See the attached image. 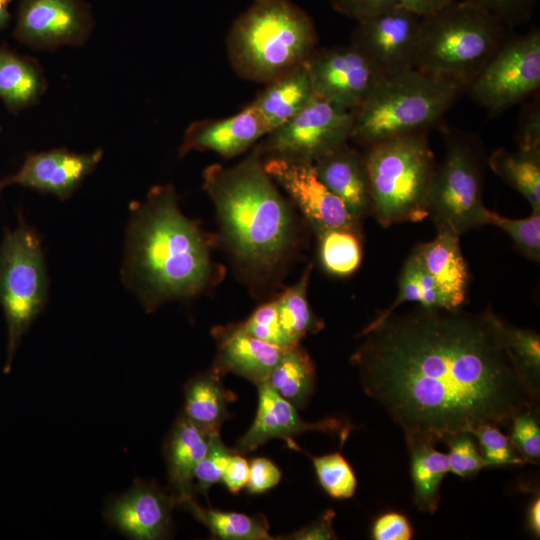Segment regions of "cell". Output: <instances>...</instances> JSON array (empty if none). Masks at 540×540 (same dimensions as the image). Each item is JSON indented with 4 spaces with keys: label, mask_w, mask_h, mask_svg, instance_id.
<instances>
[{
    "label": "cell",
    "mask_w": 540,
    "mask_h": 540,
    "mask_svg": "<svg viewBox=\"0 0 540 540\" xmlns=\"http://www.w3.org/2000/svg\"><path fill=\"white\" fill-rule=\"evenodd\" d=\"M540 86V30L508 35L469 85L471 98L501 113L535 94Z\"/></svg>",
    "instance_id": "10"
},
{
    "label": "cell",
    "mask_w": 540,
    "mask_h": 540,
    "mask_svg": "<svg viewBox=\"0 0 540 540\" xmlns=\"http://www.w3.org/2000/svg\"><path fill=\"white\" fill-rule=\"evenodd\" d=\"M466 89L416 68L384 76L354 112L350 140L368 147L427 130Z\"/></svg>",
    "instance_id": "5"
},
{
    "label": "cell",
    "mask_w": 540,
    "mask_h": 540,
    "mask_svg": "<svg viewBox=\"0 0 540 540\" xmlns=\"http://www.w3.org/2000/svg\"><path fill=\"white\" fill-rule=\"evenodd\" d=\"M263 165L274 182L288 194L316 235L337 228L361 231V221L318 178L313 162L267 157Z\"/></svg>",
    "instance_id": "13"
},
{
    "label": "cell",
    "mask_w": 540,
    "mask_h": 540,
    "mask_svg": "<svg viewBox=\"0 0 540 540\" xmlns=\"http://www.w3.org/2000/svg\"><path fill=\"white\" fill-rule=\"evenodd\" d=\"M235 453V449L224 444L220 433L210 434L207 452L194 470V493L207 495L210 487L221 481L223 472Z\"/></svg>",
    "instance_id": "36"
},
{
    "label": "cell",
    "mask_w": 540,
    "mask_h": 540,
    "mask_svg": "<svg viewBox=\"0 0 540 540\" xmlns=\"http://www.w3.org/2000/svg\"><path fill=\"white\" fill-rule=\"evenodd\" d=\"M335 512L332 509L326 510L309 525L279 539H294V540H324L336 539L337 535L333 529V520Z\"/></svg>",
    "instance_id": "47"
},
{
    "label": "cell",
    "mask_w": 540,
    "mask_h": 540,
    "mask_svg": "<svg viewBox=\"0 0 540 540\" xmlns=\"http://www.w3.org/2000/svg\"><path fill=\"white\" fill-rule=\"evenodd\" d=\"M318 254L323 269L332 276L353 274L362 261L361 231L337 228L317 234Z\"/></svg>",
    "instance_id": "32"
},
{
    "label": "cell",
    "mask_w": 540,
    "mask_h": 540,
    "mask_svg": "<svg viewBox=\"0 0 540 540\" xmlns=\"http://www.w3.org/2000/svg\"><path fill=\"white\" fill-rule=\"evenodd\" d=\"M479 442L482 456L488 466L522 465L524 460L517 453L509 437L498 426L483 424L470 433Z\"/></svg>",
    "instance_id": "37"
},
{
    "label": "cell",
    "mask_w": 540,
    "mask_h": 540,
    "mask_svg": "<svg viewBox=\"0 0 540 540\" xmlns=\"http://www.w3.org/2000/svg\"><path fill=\"white\" fill-rule=\"evenodd\" d=\"M236 324L242 331L260 340L284 348L292 346L282 330L276 299L261 304L247 319Z\"/></svg>",
    "instance_id": "38"
},
{
    "label": "cell",
    "mask_w": 540,
    "mask_h": 540,
    "mask_svg": "<svg viewBox=\"0 0 540 540\" xmlns=\"http://www.w3.org/2000/svg\"><path fill=\"white\" fill-rule=\"evenodd\" d=\"M315 367L300 344L289 346L270 372L266 383L297 409L308 402L315 386Z\"/></svg>",
    "instance_id": "28"
},
{
    "label": "cell",
    "mask_w": 540,
    "mask_h": 540,
    "mask_svg": "<svg viewBox=\"0 0 540 540\" xmlns=\"http://www.w3.org/2000/svg\"><path fill=\"white\" fill-rule=\"evenodd\" d=\"M498 18L469 0L421 20L416 69L467 89L509 35Z\"/></svg>",
    "instance_id": "6"
},
{
    "label": "cell",
    "mask_w": 540,
    "mask_h": 540,
    "mask_svg": "<svg viewBox=\"0 0 540 540\" xmlns=\"http://www.w3.org/2000/svg\"><path fill=\"white\" fill-rule=\"evenodd\" d=\"M189 511L199 522L204 524L212 536L225 540H272L269 523L264 515L249 516L239 512L204 508L193 497L180 505Z\"/></svg>",
    "instance_id": "30"
},
{
    "label": "cell",
    "mask_w": 540,
    "mask_h": 540,
    "mask_svg": "<svg viewBox=\"0 0 540 540\" xmlns=\"http://www.w3.org/2000/svg\"><path fill=\"white\" fill-rule=\"evenodd\" d=\"M459 238L450 231L437 230L433 240L418 244L410 253L435 282L450 309H459L466 302L470 281Z\"/></svg>",
    "instance_id": "21"
},
{
    "label": "cell",
    "mask_w": 540,
    "mask_h": 540,
    "mask_svg": "<svg viewBox=\"0 0 540 540\" xmlns=\"http://www.w3.org/2000/svg\"><path fill=\"white\" fill-rule=\"evenodd\" d=\"M330 3L338 13L359 21L395 8L399 0H330Z\"/></svg>",
    "instance_id": "44"
},
{
    "label": "cell",
    "mask_w": 540,
    "mask_h": 540,
    "mask_svg": "<svg viewBox=\"0 0 540 540\" xmlns=\"http://www.w3.org/2000/svg\"><path fill=\"white\" fill-rule=\"evenodd\" d=\"M410 453L414 503L421 512L434 513L440 501V486L449 473L448 455L427 440L407 443Z\"/></svg>",
    "instance_id": "27"
},
{
    "label": "cell",
    "mask_w": 540,
    "mask_h": 540,
    "mask_svg": "<svg viewBox=\"0 0 540 540\" xmlns=\"http://www.w3.org/2000/svg\"><path fill=\"white\" fill-rule=\"evenodd\" d=\"M445 156L435 167L427 205L437 230L458 236L482 225L483 162L472 134L444 128Z\"/></svg>",
    "instance_id": "9"
},
{
    "label": "cell",
    "mask_w": 540,
    "mask_h": 540,
    "mask_svg": "<svg viewBox=\"0 0 540 540\" xmlns=\"http://www.w3.org/2000/svg\"><path fill=\"white\" fill-rule=\"evenodd\" d=\"M212 335L217 342L212 367L222 376L233 373L256 386L266 382L287 348L255 338L237 324L213 327Z\"/></svg>",
    "instance_id": "20"
},
{
    "label": "cell",
    "mask_w": 540,
    "mask_h": 540,
    "mask_svg": "<svg viewBox=\"0 0 540 540\" xmlns=\"http://www.w3.org/2000/svg\"><path fill=\"white\" fill-rule=\"evenodd\" d=\"M102 157L101 149L81 154L65 148L30 153L16 173L0 179V191L20 185L65 200L96 169Z\"/></svg>",
    "instance_id": "16"
},
{
    "label": "cell",
    "mask_w": 540,
    "mask_h": 540,
    "mask_svg": "<svg viewBox=\"0 0 540 540\" xmlns=\"http://www.w3.org/2000/svg\"><path fill=\"white\" fill-rule=\"evenodd\" d=\"M176 499L152 482L138 480L123 495L107 505V522L136 540H157L170 536Z\"/></svg>",
    "instance_id": "17"
},
{
    "label": "cell",
    "mask_w": 540,
    "mask_h": 540,
    "mask_svg": "<svg viewBox=\"0 0 540 540\" xmlns=\"http://www.w3.org/2000/svg\"><path fill=\"white\" fill-rule=\"evenodd\" d=\"M47 81L33 58L0 46V99L17 114L36 105L45 93Z\"/></svg>",
    "instance_id": "26"
},
{
    "label": "cell",
    "mask_w": 540,
    "mask_h": 540,
    "mask_svg": "<svg viewBox=\"0 0 540 540\" xmlns=\"http://www.w3.org/2000/svg\"><path fill=\"white\" fill-rule=\"evenodd\" d=\"M482 225H492L504 231L527 259L540 261V212L532 211L526 218L511 219L485 208Z\"/></svg>",
    "instance_id": "34"
},
{
    "label": "cell",
    "mask_w": 540,
    "mask_h": 540,
    "mask_svg": "<svg viewBox=\"0 0 540 540\" xmlns=\"http://www.w3.org/2000/svg\"><path fill=\"white\" fill-rule=\"evenodd\" d=\"M422 17L400 5L357 21L351 44L365 52L385 75L415 67Z\"/></svg>",
    "instance_id": "15"
},
{
    "label": "cell",
    "mask_w": 540,
    "mask_h": 540,
    "mask_svg": "<svg viewBox=\"0 0 540 540\" xmlns=\"http://www.w3.org/2000/svg\"><path fill=\"white\" fill-rule=\"evenodd\" d=\"M498 18L509 30L528 22L538 0H469Z\"/></svg>",
    "instance_id": "42"
},
{
    "label": "cell",
    "mask_w": 540,
    "mask_h": 540,
    "mask_svg": "<svg viewBox=\"0 0 540 540\" xmlns=\"http://www.w3.org/2000/svg\"><path fill=\"white\" fill-rule=\"evenodd\" d=\"M314 94L355 112L386 76L376 63L353 44L315 49L305 61Z\"/></svg>",
    "instance_id": "12"
},
{
    "label": "cell",
    "mask_w": 540,
    "mask_h": 540,
    "mask_svg": "<svg viewBox=\"0 0 540 540\" xmlns=\"http://www.w3.org/2000/svg\"><path fill=\"white\" fill-rule=\"evenodd\" d=\"M488 164L495 174L522 194L532 211L540 212V150L511 152L499 148L489 156Z\"/></svg>",
    "instance_id": "29"
},
{
    "label": "cell",
    "mask_w": 540,
    "mask_h": 540,
    "mask_svg": "<svg viewBox=\"0 0 540 540\" xmlns=\"http://www.w3.org/2000/svg\"><path fill=\"white\" fill-rule=\"evenodd\" d=\"M269 132L263 117L249 104L230 117L189 124L178 156L182 158L191 151H212L226 159L234 158L252 148Z\"/></svg>",
    "instance_id": "19"
},
{
    "label": "cell",
    "mask_w": 540,
    "mask_h": 540,
    "mask_svg": "<svg viewBox=\"0 0 540 540\" xmlns=\"http://www.w3.org/2000/svg\"><path fill=\"white\" fill-rule=\"evenodd\" d=\"M0 130H1V127H0Z\"/></svg>",
    "instance_id": "52"
},
{
    "label": "cell",
    "mask_w": 540,
    "mask_h": 540,
    "mask_svg": "<svg viewBox=\"0 0 540 540\" xmlns=\"http://www.w3.org/2000/svg\"><path fill=\"white\" fill-rule=\"evenodd\" d=\"M363 157L372 214L382 227L428 217L427 197L436 163L426 131L372 144Z\"/></svg>",
    "instance_id": "7"
},
{
    "label": "cell",
    "mask_w": 540,
    "mask_h": 540,
    "mask_svg": "<svg viewBox=\"0 0 540 540\" xmlns=\"http://www.w3.org/2000/svg\"><path fill=\"white\" fill-rule=\"evenodd\" d=\"M313 264L310 263L300 279L277 296V310L282 330L291 345L300 344L307 334H315L324 328L308 302L307 288Z\"/></svg>",
    "instance_id": "31"
},
{
    "label": "cell",
    "mask_w": 540,
    "mask_h": 540,
    "mask_svg": "<svg viewBox=\"0 0 540 540\" xmlns=\"http://www.w3.org/2000/svg\"><path fill=\"white\" fill-rule=\"evenodd\" d=\"M258 407L255 419L247 432L238 439L234 448L240 454L256 450L272 439H284L292 443V437L305 431L315 430L338 434L348 438L353 426L329 417L317 422L303 420L297 408L279 396L266 382L257 385Z\"/></svg>",
    "instance_id": "18"
},
{
    "label": "cell",
    "mask_w": 540,
    "mask_h": 540,
    "mask_svg": "<svg viewBox=\"0 0 540 540\" xmlns=\"http://www.w3.org/2000/svg\"><path fill=\"white\" fill-rule=\"evenodd\" d=\"M516 141L518 149L540 150V104L539 98L527 103L520 114Z\"/></svg>",
    "instance_id": "43"
},
{
    "label": "cell",
    "mask_w": 540,
    "mask_h": 540,
    "mask_svg": "<svg viewBox=\"0 0 540 540\" xmlns=\"http://www.w3.org/2000/svg\"><path fill=\"white\" fill-rule=\"evenodd\" d=\"M222 375L213 367L192 377L184 387L183 414L207 434L220 433L229 418L228 405L236 399L224 388Z\"/></svg>",
    "instance_id": "25"
},
{
    "label": "cell",
    "mask_w": 540,
    "mask_h": 540,
    "mask_svg": "<svg viewBox=\"0 0 540 540\" xmlns=\"http://www.w3.org/2000/svg\"><path fill=\"white\" fill-rule=\"evenodd\" d=\"M249 463L240 453H235L229 460L221 481L232 494H238L247 484Z\"/></svg>",
    "instance_id": "48"
},
{
    "label": "cell",
    "mask_w": 540,
    "mask_h": 540,
    "mask_svg": "<svg viewBox=\"0 0 540 540\" xmlns=\"http://www.w3.org/2000/svg\"><path fill=\"white\" fill-rule=\"evenodd\" d=\"M18 225L6 230L0 244V304L7 323L6 362L11 370L19 344L43 310L48 279L41 240L20 214Z\"/></svg>",
    "instance_id": "8"
},
{
    "label": "cell",
    "mask_w": 540,
    "mask_h": 540,
    "mask_svg": "<svg viewBox=\"0 0 540 540\" xmlns=\"http://www.w3.org/2000/svg\"><path fill=\"white\" fill-rule=\"evenodd\" d=\"M318 178L360 221L372 214V196L363 154L344 143L313 162Z\"/></svg>",
    "instance_id": "22"
},
{
    "label": "cell",
    "mask_w": 540,
    "mask_h": 540,
    "mask_svg": "<svg viewBox=\"0 0 540 540\" xmlns=\"http://www.w3.org/2000/svg\"><path fill=\"white\" fill-rule=\"evenodd\" d=\"M11 0H0V30L4 29L10 22L9 3Z\"/></svg>",
    "instance_id": "51"
},
{
    "label": "cell",
    "mask_w": 540,
    "mask_h": 540,
    "mask_svg": "<svg viewBox=\"0 0 540 540\" xmlns=\"http://www.w3.org/2000/svg\"><path fill=\"white\" fill-rule=\"evenodd\" d=\"M262 156L256 144L238 163L211 164L202 174L222 242L252 287L278 278L298 243L293 209L266 172Z\"/></svg>",
    "instance_id": "3"
},
{
    "label": "cell",
    "mask_w": 540,
    "mask_h": 540,
    "mask_svg": "<svg viewBox=\"0 0 540 540\" xmlns=\"http://www.w3.org/2000/svg\"><path fill=\"white\" fill-rule=\"evenodd\" d=\"M313 467L320 486L334 499L353 497L357 487L355 473L340 451L312 456Z\"/></svg>",
    "instance_id": "35"
},
{
    "label": "cell",
    "mask_w": 540,
    "mask_h": 540,
    "mask_svg": "<svg viewBox=\"0 0 540 540\" xmlns=\"http://www.w3.org/2000/svg\"><path fill=\"white\" fill-rule=\"evenodd\" d=\"M354 112L314 95L291 119L257 144L262 155L314 162L350 140Z\"/></svg>",
    "instance_id": "11"
},
{
    "label": "cell",
    "mask_w": 540,
    "mask_h": 540,
    "mask_svg": "<svg viewBox=\"0 0 540 540\" xmlns=\"http://www.w3.org/2000/svg\"><path fill=\"white\" fill-rule=\"evenodd\" d=\"M122 279L147 312L191 299L219 278L213 239L184 215L173 185L152 187L130 204Z\"/></svg>",
    "instance_id": "2"
},
{
    "label": "cell",
    "mask_w": 540,
    "mask_h": 540,
    "mask_svg": "<svg viewBox=\"0 0 540 540\" xmlns=\"http://www.w3.org/2000/svg\"><path fill=\"white\" fill-rule=\"evenodd\" d=\"M538 411L517 414L511 424L510 440L524 462L538 464L540 459V427Z\"/></svg>",
    "instance_id": "40"
},
{
    "label": "cell",
    "mask_w": 540,
    "mask_h": 540,
    "mask_svg": "<svg viewBox=\"0 0 540 540\" xmlns=\"http://www.w3.org/2000/svg\"><path fill=\"white\" fill-rule=\"evenodd\" d=\"M412 527L405 515L390 511L380 515L373 523L372 538L375 540H410Z\"/></svg>",
    "instance_id": "45"
},
{
    "label": "cell",
    "mask_w": 540,
    "mask_h": 540,
    "mask_svg": "<svg viewBox=\"0 0 540 540\" xmlns=\"http://www.w3.org/2000/svg\"><path fill=\"white\" fill-rule=\"evenodd\" d=\"M209 434L200 429L183 413L170 430L164 446L170 492L177 506L193 497V474L205 456Z\"/></svg>",
    "instance_id": "23"
},
{
    "label": "cell",
    "mask_w": 540,
    "mask_h": 540,
    "mask_svg": "<svg viewBox=\"0 0 540 540\" xmlns=\"http://www.w3.org/2000/svg\"><path fill=\"white\" fill-rule=\"evenodd\" d=\"M528 526L531 532L539 537L540 535V498H535L528 509Z\"/></svg>",
    "instance_id": "50"
},
{
    "label": "cell",
    "mask_w": 540,
    "mask_h": 540,
    "mask_svg": "<svg viewBox=\"0 0 540 540\" xmlns=\"http://www.w3.org/2000/svg\"><path fill=\"white\" fill-rule=\"evenodd\" d=\"M407 302L428 308L450 309L447 300L432 278L409 255L399 276L398 293L392 304L375 319L381 320Z\"/></svg>",
    "instance_id": "33"
},
{
    "label": "cell",
    "mask_w": 540,
    "mask_h": 540,
    "mask_svg": "<svg viewBox=\"0 0 540 540\" xmlns=\"http://www.w3.org/2000/svg\"><path fill=\"white\" fill-rule=\"evenodd\" d=\"M505 323L491 310L394 311L360 332L351 363L407 443L436 444L539 410V379L515 356Z\"/></svg>",
    "instance_id": "1"
},
{
    "label": "cell",
    "mask_w": 540,
    "mask_h": 540,
    "mask_svg": "<svg viewBox=\"0 0 540 540\" xmlns=\"http://www.w3.org/2000/svg\"><path fill=\"white\" fill-rule=\"evenodd\" d=\"M446 442L449 446L447 455L450 473L468 478L488 466L469 433L456 434Z\"/></svg>",
    "instance_id": "39"
},
{
    "label": "cell",
    "mask_w": 540,
    "mask_h": 540,
    "mask_svg": "<svg viewBox=\"0 0 540 540\" xmlns=\"http://www.w3.org/2000/svg\"><path fill=\"white\" fill-rule=\"evenodd\" d=\"M317 43L313 20L292 0H254L226 37L232 69L263 84L304 63Z\"/></svg>",
    "instance_id": "4"
},
{
    "label": "cell",
    "mask_w": 540,
    "mask_h": 540,
    "mask_svg": "<svg viewBox=\"0 0 540 540\" xmlns=\"http://www.w3.org/2000/svg\"><path fill=\"white\" fill-rule=\"evenodd\" d=\"M265 85L250 105L263 117L270 132L295 116L315 95L305 62Z\"/></svg>",
    "instance_id": "24"
},
{
    "label": "cell",
    "mask_w": 540,
    "mask_h": 540,
    "mask_svg": "<svg viewBox=\"0 0 540 540\" xmlns=\"http://www.w3.org/2000/svg\"><path fill=\"white\" fill-rule=\"evenodd\" d=\"M508 343L524 368L539 379L540 373V336L531 329L515 327L505 323Z\"/></svg>",
    "instance_id": "41"
},
{
    "label": "cell",
    "mask_w": 540,
    "mask_h": 540,
    "mask_svg": "<svg viewBox=\"0 0 540 540\" xmlns=\"http://www.w3.org/2000/svg\"><path fill=\"white\" fill-rule=\"evenodd\" d=\"M456 0H399V5L423 17L433 14Z\"/></svg>",
    "instance_id": "49"
},
{
    "label": "cell",
    "mask_w": 540,
    "mask_h": 540,
    "mask_svg": "<svg viewBox=\"0 0 540 540\" xmlns=\"http://www.w3.org/2000/svg\"><path fill=\"white\" fill-rule=\"evenodd\" d=\"M280 479V469L268 458L258 457L249 463L246 487L251 494H261L275 487Z\"/></svg>",
    "instance_id": "46"
},
{
    "label": "cell",
    "mask_w": 540,
    "mask_h": 540,
    "mask_svg": "<svg viewBox=\"0 0 540 540\" xmlns=\"http://www.w3.org/2000/svg\"><path fill=\"white\" fill-rule=\"evenodd\" d=\"M93 26L84 0H20L14 37L33 49L54 50L85 44Z\"/></svg>",
    "instance_id": "14"
}]
</instances>
